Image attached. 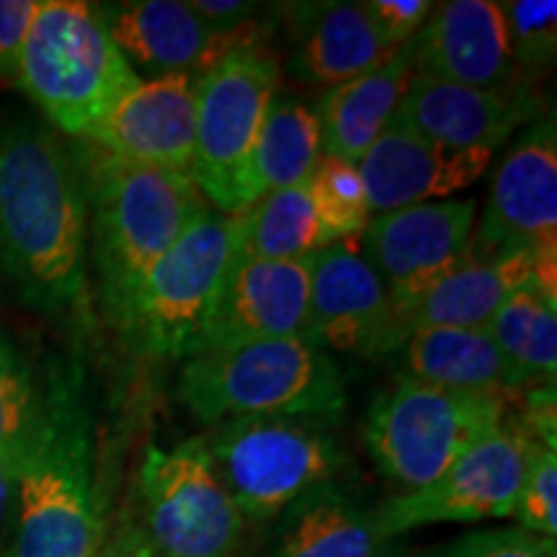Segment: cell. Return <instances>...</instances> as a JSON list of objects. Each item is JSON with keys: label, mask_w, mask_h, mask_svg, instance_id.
<instances>
[{"label": "cell", "mask_w": 557, "mask_h": 557, "mask_svg": "<svg viewBox=\"0 0 557 557\" xmlns=\"http://www.w3.org/2000/svg\"><path fill=\"white\" fill-rule=\"evenodd\" d=\"M16 517V468L0 459V557L5 555Z\"/></svg>", "instance_id": "38"}, {"label": "cell", "mask_w": 557, "mask_h": 557, "mask_svg": "<svg viewBox=\"0 0 557 557\" xmlns=\"http://www.w3.org/2000/svg\"><path fill=\"white\" fill-rule=\"evenodd\" d=\"M426 557H557V545L519 527L485 529L436 547Z\"/></svg>", "instance_id": "33"}, {"label": "cell", "mask_w": 557, "mask_h": 557, "mask_svg": "<svg viewBox=\"0 0 557 557\" xmlns=\"http://www.w3.org/2000/svg\"><path fill=\"white\" fill-rule=\"evenodd\" d=\"M315 418H235L201 436L209 459L248 524L276 519L320 485L336 483L346 451Z\"/></svg>", "instance_id": "8"}, {"label": "cell", "mask_w": 557, "mask_h": 557, "mask_svg": "<svg viewBox=\"0 0 557 557\" xmlns=\"http://www.w3.org/2000/svg\"><path fill=\"white\" fill-rule=\"evenodd\" d=\"M176 398L207 429L263 416L331 423L346 410V385L323 348L276 338L194 354L178 374Z\"/></svg>", "instance_id": "4"}, {"label": "cell", "mask_w": 557, "mask_h": 557, "mask_svg": "<svg viewBox=\"0 0 557 557\" xmlns=\"http://www.w3.org/2000/svg\"><path fill=\"white\" fill-rule=\"evenodd\" d=\"M139 493L152 549L160 557H235L248 519L227 493L201 436L150 447L139 465Z\"/></svg>", "instance_id": "10"}, {"label": "cell", "mask_w": 557, "mask_h": 557, "mask_svg": "<svg viewBox=\"0 0 557 557\" xmlns=\"http://www.w3.org/2000/svg\"><path fill=\"white\" fill-rule=\"evenodd\" d=\"M86 143L124 163L191 176L197 148V81L191 75L139 81L103 116Z\"/></svg>", "instance_id": "16"}, {"label": "cell", "mask_w": 557, "mask_h": 557, "mask_svg": "<svg viewBox=\"0 0 557 557\" xmlns=\"http://www.w3.org/2000/svg\"><path fill=\"white\" fill-rule=\"evenodd\" d=\"M434 5L429 0H364L367 13L395 47H403L423 29Z\"/></svg>", "instance_id": "34"}, {"label": "cell", "mask_w": 557, "mask_h": 557, "mask_svg": "<svg viewBox=\"0 0 557 557\" xmlns=\"http://www.w3.org/2000/svg\"><path fill=\"white\" fill-rule=\"evenodd\" d=\"M532 250L557 259V129L540 116L493 171L483 220L472 233V259Z\"/></svg>", "instance_id": "13"}, {"label": "cell", "mask_w": 557, "mask_h": 557, "mask_svg": "<svg viewBox=\"0 0 557 557\" xmlns=\"http://www.w3.org/2000/svg\"><path fill=\"white\" fill-rule=\"evenodd\" d=\"M416 37L380 67L329 88L320 96L312 114L318 120L323 156L359 165L382 132L395 122L408 83L418 70Z\"/></svg>", "instance_id": "23"}, {"label": "cell", "mask_w": 557, "mask_h": 557, "mask_svg": "<svg viewBox=\"0 0 557 557\" xmlns=\"http://www.w3.org/2000/svg\"><path fill=\"white\" fill-rule=\"evenodd\" d=\"M418 73L493 94H517L521 78L500 5L493 0L436 3L416 37Z\"/></svg>", "instance_id": "17"}, {"label": "cell", "mask_w": 557, "mask_h": 557, "mask_svg": "<svg viewBox=\"0 0 557 557\" xmlns=\"http://www.w3.org/2000/svg\"><path fill=\"white\" fill-rule=\"evenodd\" d=\"M519 529L537 537L555 540L557 534V447L540 444L534 449L521 483L513 517Z\"/></svg>", "instance_id": "32"}, {"label": "cell", "mask_w": 557, "mask_h": 557, "mask_svg": "<svg viewBox=\"0 0 557 557\" xmlns=\"http://www.w3.org/2000/svg\"><path fill=\"white\" fill-rule=\"evenodd\" d=\"M96 557H156L148 532L139 527H122L114 537L103 540Z\"/></svg>", "instance_id": "37"}, {"label": "cell", "mask_w": 557, "mask_h": 557, "mask_svg": "<svg viewBox=\"0 0 557 557\" xmlns=\"http://www.w3.org/2000/svg\"><path fill=\"white\" fill-rule=\"evenodd\" d=\"M45 382L9 333L0 331V459L18 470L37 436Z\"/></svg>", "instance_id": "29"}, {"label": "cell", "mask_w": 557, "mask_h": 557, "mask_svg": "<svg viewBox=\"0 0 557 557\" xmlns=\"http://www.w3.org/2000/svg\"><path fill=\"white\" fill-rule=\"evenodd\" d=\"M534 271L537 256L532 250L470 259L400 318L398 344L418 329H485L506 299L532 282Z\"/></svg>", "instance_id": "25"}, {"label": "cell", "mask_w": 557, "mask_h": 557, "mask_svg": "<svg viewBox=\"0 0 557 557\" xmlns=\"http://www.w3.org/2000/svg\"><path fill=\"white\" fill-rule=\"evenodd\" d=\"M320 156V129L312 109L292 96H276L243 173V209L267 194L302 186Z\"/></svg>", "instance_id": "26"}, {"label": "cell", "mask_w": 557, "mask_h": 557, "mask_svg": "<svg viewBox=\"0 0 557 557\" xmlns=\"http://www.w3.org/2000/svg\"><path fill=\"white\" fill-rule=\"evenodd\" d=\"M278 11L289 18V73L308 86L336 88L400 50L377 29L364 3L323 0L278 5Z\"/></svg>", "instance_id": "21"}, {"label": "cell", "mask_w": 557, "mask_h": 557, "mask_svg": "<svg viewBox=\"0 0 557 557\" xmlns=\"http://www.w3.org/2000/svg\"><path fill=\"white\" fill-rule=\"evenodd\" d=\"M107 29L139 81L165 75L199 78L238 45L250 26L214 37L189 3L181 0H122L99 3Z\"/></svg>", "instance_id": "18"}, {"label": "cell", "mask_w": 557, "mask_h": 557, "mask_svg": "<svg viewBox=\"0 0 557 557\" xmlns=\"http://www.w3.org/2000/svg\"><path fill=\"white\" fill-rule=\"evenodd\" d=\"M308 341L325 354L385 359L395 348V315L367 256L346 240L331 243L312 259Z\"/></svg>", "instance_id": "14"}, {"label": "cell", "mask_w": 557, "mask_h": 557, "mask_svg": "<svg viewBox=\"0 0 557 557\" xmlns=\"http://www.w3.org/2000/svg\"><path fill=\"white\" fill-rule=\"evenodd\" d=\"M0 269L18 297L50 318L90 302L88 186L81 148L47 122L0 127Z\"/></svg>", "instance_id": "1"}, {"label": "cell", "mask_w": 557, "mask_h": 557, "mask_svg": "<svg viewBox=\"0 0 557 557\" xmlns=\"http://www.w3.org/2000/svg\"><path fill=\"white\" fill-rule=\"evenodd\" d=\"M498 5L521 78L527 81L529 75H540L553 67L557 54L555 0H508Z\"/></svg>", "instance_id": "31"}, {"label": "cell", "mask_w": 557, "mask_h": 557, "mask_svg": "<svg viewBox=\"0 0 557 557\" xmlns=\"http://www.w3.org/2000/svg\"><path fill=\"white\" fill-rule=\"evenodd\" d=\"M496 148L447 150L393 122L359 160L372 218L470 189L485 176Z\"/></svg>", "instance_id": "19"}, {"label": "cell", "mask_w": 557, "mask_h": 557, "mask_svg": "<svg viewBox=\"0 0 557 557\" xmlns=\"http://www.w3.org/2000/svg\"><path fill=\"white\" fill-rule=\"evenodd\" d=\"M197 16L214 37H230L259 21L261 5L253 0H189Z\"/></svg>", "instance_id": "36"}, {"label": "cell", "mask_w": 557, "mask_h": 557, "mask_svg": "<svg viewBox=\"0 0 557 557\" xmlns=\"http://www.w3.org/2000/svg\"><path fill=\"white\" fill-rule=\"evenodd\" d=\"M540 444L524 418L508 413L493 434L480 438L436 483L382 500L380 532L398 540L421 527L511 519L529 459Z\"/></svg>", "instance_id": "11"}, {"label": "cell", "mask_w": 557, "mask_h": 557, "mask_svg": "<svg viewBox=\"0 0 557 557\" xmlns=\"http://www.w3.org/2000/svg\"><path fill=\"white\" fill-rule=\"evenodd\" d=\"M506 418L508 395L395 380L369 408L364 444L389 483L416 493L436 483Z\"/></svg>", "instance_id": "7"}, {"label": "cell", "mask_w": 557, "mask_h": 557, "mask_svg": "<svg viewBox=\"0 0 557 557\" xmlns=\"http://www.w3.org/2000/svg\"><path fill=\"white\" fill-rule=\"evenodd\" d=\"M398 380L468 393H500L532 385L504 357L485 329H418L385 357Z\"/></svg>", "instance_id": "24"}, {"label": "cell", "mask_w": 557, "mask_h": 557, "mask_svg": "<svg viewBox=\"0 0 557 557\" xmlns=\"http://www.w3.org/2000/svg\"><path fill=\"white\" fill-rule=\"evenodd\" d=\"M269 26L253 24L238 45L197 81V148L191 178L209 207L238 214L243 173L278 96V60Z\"/></svg>", "instance_id": "9"}, {"label": "cell", "mask_w": 557, "mask_h": 557, "mask_svg": "<svg viewBox=\"0 0 557 557\" xmlns=\"http://www.w3.org/2000/svg\"><path fill=\"white\" fill-rule=\"evenodd\" d=\"M235 222L243 259L305 261L331 246L320 230L305 184L267 194L235 214Z\"/></svg>", "instance_id": "27"}, {"label": "cell", "mask_w": 557, "mask_h": 557, "mask_svg": "<svg viewBox=\"0 0 557 557\" xmlns=\"http://www.w3.org/2000/svg\"><path fill=\"white\" fill-rule=\"evenodd\" d=\"M475 199L426 201L377 214L361 233L364 256L385 282L398 323L442 278L472 259V233L478 225Z\"/></svg>", "instance_id": "12"}, {"label": "cell", "mask_w": 557, "mask_h": 557, "mask_svg": "<svg viewBox=\"0 0 557 557\" xmlns=\"http://www.w3.org/2000/svg\"><path fill=\"white\" fill-rule=\"evenodd\" d=\"M312 259L259 261L238 256L207 320L197 354L259 341L308 338Z\"/></svg>", "instance_id": "15"}, {"label": "cell", "mask_w": 557, "mask_h": 557, "mask_svg": "<svg viewBox=\"0 0 557 557\" xmlns=\"http://www.w3.org/2000/svg\"><path fill=\"white\" fill-rule=\"evenodd\" d=\"M94 413L78 364L60 361L45 410L16 470V517L3 557H96L107 540Z\"/></svg>", "instance_id": "2"}, {"label": "cell", "mask_w": 557, "mask_h": 557, "mask_svg": "<svg viewBox=\"0 0 557 557\" xmlns=\"http://www.w3.org/2000/svg\"><path fill=\"white\" fill-rule=\"evenodd\" d=\"M312 209L323 230L325 240L338 243L351 235H361L372 220L364 178L359 165L341 158L320 156L310 178L305 181Z\"/></svg>", "instance_id": "30"}, {"label": "cell", "mask_w": 557, "mask_h": 557, "mask_svg": "<svg viewBox=\"0 0 557 557\" xmlns=\"http://www.w3.org/2000/svg\"><path fill=\"white\" fill-rule=\"evenodd\" d=\"M39 11V0H0V78L16 83L18 60Z\"/></svg>", "instance_id": "35"}, {"label": "cell", "mask_w": 557, "mask_h": 557, "mask_svg": "<svg viewBox=\"0 0 557 557\" xmlns=\"http://www.w3.org/2000/svg\"><path fill=\"white\" fill-rule=\"evenodd\" d=\"M485 331L532 385H555L557 292H549L532 278L506 299Z\"/></svg>", "instance_id": "28"}, {"label": "cell", "mask_w": 557, "mask_h": 557, "mask_svg": "<svg viewBox=\"0 0 557 557\" xmlns=\"http://www.w3.org/2000/svg\"><path fill=\"white\" fill-rule=\"evenodd\" d=\"M139 83L107 29L99 3L39 0L16 86L62 137L88 139Z\"/></svg>", "instance_id": "5"}, {"label": "cell", "mask_w": 557, "mask_h": 557, "mask_svg": "<svg viewBox=\"0 0 557 557\" xmlns=\"http://www.w3.org/2000/svg\"><path fill=\"white\" fill-rule=\"evenodd\" d=\"M238 259V222L209 207L145 271L111 318V325L139 354L189 359Z\"/></svg>", "instance_id": "6"}, {"label": "cell", "mask_w": 557, "mask_h": 557, "mask_svg": "<svg viewBox=\"0 0 557 557\" xmlns=\"http://www.w3.org/2000/svg\"><path fill=\"white\" fill-rule=\"evenodd\" d=\"M261 557H400L369 508L336 483L320 485L278 513Z\"/></svg>", "instance_id": "22"}, {"label": "cell", "mask_w": 557, "mask_h": 557, "mask_svg": "<svg viewBox=\"0 0 557 557\" xmlns=\"http://www.w3.org/2000/svg\"><path fill=\"white\" fill-rule=\"evenodd\" d=\"M88 186V261L107 320L152 263L209 209L189 173L145 169L81 148Z\"/></svg>", "instance_id": "3"}, {"label": "cell", "mask_w": 557, "mask_h": 557, "mask_svg": "<svg viewBox=\"0 0 557 557\" xmlns=\"http://www.w3.org/2000/svg\"><path fill=\"white\" fill-rule=\"evenodd\" d=\"M534 111H537V103L529 94V86L517 94H493V90L459 86V83L434 78L416 70L395 122L438 148L498 150V145L513 129L532 120Z\"/></svg>", "instance_id": "20"}]
</instances>
